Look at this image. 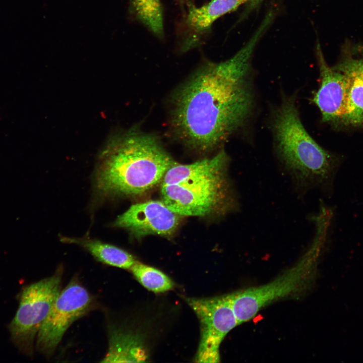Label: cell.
Here are the masks:
<instances>
[{
    "mask_svg": "<svg viewBox=\"0 0 363 363\" xmlns=\"http://www.w3.org/2000/svg\"><path fill=\"white\" fill-rule=\"evenodd\" d=\"M254 0H211L208 3L197 7H190L187 17V24L197 33H202L209 29L213 23L224 15L235 10L240 5Z\"/></svg>",
    "mask_w": 363,
    "mask_h": 363,
    "instance_id": "cell-11",
    "label": "cell"
},
{
    "mask_svg": "<svg viewBox=\"0 0 363 363\" xmlns=\"http://www.w3.org/2000/svg\"><path fill=\"white\" fill-rule=\"evenodd\" d=\"M229 158L224 150L189 164L176 162L161 184L162 201L180 216H204L235 207L228 177Z\"/></svg>",
    "mask_w": 363,
    "mask_h": 363,
    "instance_id": "cell-3",
    "label": "cell"
},
{
    "mask_svg": "<svg viewBox=\"0 0 363 363\" xmlns=\"http://www.w3.org/2000/svg\"><path fill=\"white\" fill-rule=\"evenodd\" d=\"M332 68L348 76L363 74V46L347 48L340 61Z\"/></svg>",
    "mask_w": 363,
    "mask_h": 363,
    "instance_id": "cell-17",
    "label": "cell"
},
{
    "mask_svg": "<svg viewBox=\"0 0 363 363\" xmlns=\"http://www.w3.org/2000/svg\"><path fill=\"white\" fill-rule=\"evenodd\" d=\"M260 1H261V0H254L252 4L254 5L257 4Z\"/></svg>",
    "mask_w": 363,
    "mask_h": 363,
    "instance_id": "cell-18",
    "label": "cell"
},
{
    "mask_svg": "<svg viewBox=\"0 0 363 363\" xmlns=\"http://www.w3.org/2000/svg\"><path fill=\"white\" fill-rule=\"evenodd\" d=\"M130 270L137 280L146 289L154 292L172 289L174 283L160 270L137 261Z\"/></svg>",
    "mask_w": 363,
    "mask_h": 363,
    "instance_id": "cell-16",
    "label": "cell"
},
{
    "mask_svg": "<svg viewBox=\"0 0 363 363\" xmlns=\"http://www.w3.org/2000/svg\"><path fill=\"white\" fill-rule=\"evenodd\" d=\"M349 76L350 85L346 107L340 122L347 125H360L363 124V74Z\"/></svg>",
    "mask_w": 363,
    "mask_h": 363,
    "instance_id": "cell-15",
    "label": "cell"
},
{
    "mask_svg": "<svg viewBox=\"0 0 363 363\" xmlns=\"http://www.w3.org/2000/svg\"><path fill=\"white\" fill-rule=\"evenodd\" d=\"M134 14L152 32L159 37L164 33L163 11L160 0H130Z\"/></svg>",
    "mask_w": 363,
    "mask_h": 363,
    "instance_id": "cell-14",
    "label": "cell"
},
{
    "mask_svg": "<svg viewBox=\"0 0 363 363\" xmlns=\"http://www.w3.org/2000/svg\"><path fill=\"white\" fill-rule=\"evenodd\" d=\"M317 230L313 243L292 266L269 282L229 294L239 324L251 320L270 304L297 296L311 286L324 234L323 226L318 225Z\"/></svg>",
    "mask_w": 363,
    "mask_h": 363,
    "instance_id": "cell-5",
    "label": "cell"
},
{
    "mask_svg": "<svg viewBox=\"0 0 363 363\" xmlns=\"http://www.w3.org/2000/svg\"><path fill=\"white\" fill-rule=\"evenodd\" d=\"M187 301L201 324V339L196 361L219 362L221 342L228 332L239 325L229 294L210 298H189Z\"/></svg>",
    "mask_w": 363,
    "mask_h": 363,
    "instance_id": "cell-8",
    "label": "cell"
},
{
    "mask_svg": "<svg viewBox=\"0 0 363 363\" xmlns=\"http://www.w3.org/2000/svg\"><path fill=\"white\" fill-rule=\"evenodd\" d=\"M267 27L262 23L229 59L203 65L175 93L172 125L189 147L213 149L250 120L256 105L251 59Z\"/></svg>",
    "mask_w": 363,
    "mask_h": 363,
    "instance_id": "cell-1",
    "label": "cell"
},
{
    "mask_svg": "<svg viewBox=\"0 0 363 363\" xmlns=\"http://www.w3.org/2000/svg\"><path fill=\"white\" fill-rule=\"evenodd\" d=\"M143 358V351L138 337L122 328L111 327L108 349L101 362H137Z\"/></svg>",
    "mask_w": 363,
    "mask_h": 363,
    "instance_id": "cell-12",
    "label": "cell"
},
{
    "mask_svg": "<svg viewBox=\"0 0 363 363\" xmlns=\"http://www.w3.org/2000/svg\"><path fill=\"white\" fill-rule=\"evenodd\" d=\"M272 127L278 157L295 183L307 188H330L337 167L336 158L307 132L295 96L283 97L273 113Z\"/></svg>",
    "mask_w": 363,
    "mask_h": 363,
    "instance_id": "cell-4",
    "label": "cell"
},
{
    "mask_svg": "<svg viewBox=\"0 0 363 363\" xmlns=\"http://www.w3.org/2000/svg\"><path fill=\"white\" fill-rule=\"evenodd\" d=\"M179 216L163 201L149 200L132 205L118 217L114 225L128 230L136 237L169 236L177 228Z\"/></svg>",
    "mask_w": 363,
    "mask_h": 363,
    "instance_id": "cell-9",
    "label": "cell"
},
{
    "mask_svg": "<svg viewBox=\"0 0 363 363\" xmlns=\"http://www.w3.org/2000/svg\"><path fill=\"white\" fill-rule=\"evenodd\" d=\"M92 305L87 290L77 278L72 279L59 292L37 334V350L46 356L51 355L66 330Z\"/></svg>",
    "mask_w": 363,
    "mask_h": 363,
    "instance_id": "cell-7",
    "label": "cell"
},
{
    "mask_svg": "<svg viewBox=\"0 0 363 363\" xmlns=\"http://www.w3.org/2000/svg\"><path fill=\"white\" fill-rule=\"evenodd\" d=\"M63 239L64 242L80 245L97 260L108 265L130 270L137 261L132 255L124 250L97 239L88 238Z\"/></svg>",
    "mask_w": 363,
    "mask_h": 363,
    "instance_id": "cell-13",
    "label": "cell"
},
{
    "mask_svg": "<svg viewBox=\"0 0 363 363\" xmlns=\"http://www.w3.org/2000/svg\"><path fill=\"white\" fill-rule=\"evenodd\" d=\"M61 268L54 274L25 287L19 295V306L8 326L11 339L23 353L32 355L33 342L59 292Z\"/></svg>",
    "mask_w": 363,
    "mask_h": 363,
    "instance_id": "cell-6",
    "label": "cell"
},
{
    "mask_svg": "<svg viewBox=\"0 0 363 363\" xmlns=\"http://www.w3.org/2000/svg\"><path fill=\"white\" fill-rule=\"evenodd\" d=\"M99 157L95 186L105 196L141 195L176 163L156 137L135 129L112 135Z\"/></svg>",
    "mask_w": 363,
    "mask_h": 363,
    "instance_id": "cell-2",
    "label": "cell"
},
{
    "mask_svg": "<svg viewBox=\"0 0 363 363\" xmlns=\"http://www.w3.org/2000/svg\"><path fill=\"white\" fill-rule=\"evenodd\" d=\"M317 58L321 82L312 100L319 109L322 122L336 124L340 122L345 111L350 77L329 66L319 45Z\"/></svg>",
    "mask_w": 363,
    "mask_h": 363,
    "instance_id": "cell-10",
    "label": "cell"
},
{
    "mask_svg": "<svg viewBox=\"0 0 363 363\" xmlns=\"http://www.w3.org/2000/svg\"><path fill=\"white\" fill-rule=\"evenodd\" d=\"M181 1H189V0H181Z\"/></svg>",
    "mask_w": 363,
    "mask_h": 363,
    "instance_id": "cell-19",
    "label": "cell"
}]
</instances>
